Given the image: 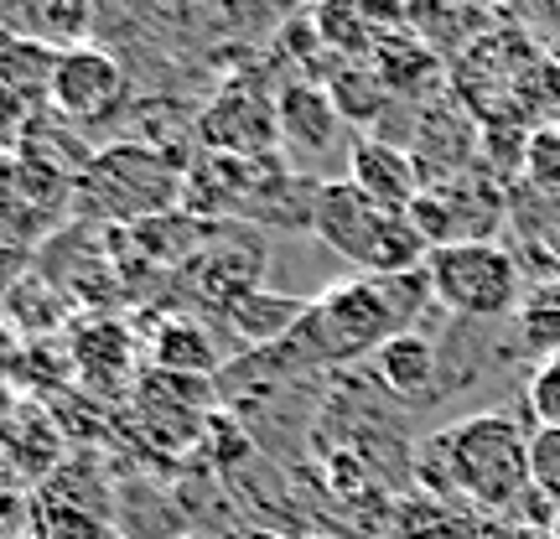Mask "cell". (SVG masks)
Here are the masks:
<instances>
[{"instance_id": "6da1fadb", "label": "cell", "mask_w": 560, "mask_h": 539, "mask_svg": "<svg viewBox=\"0 0 560 539\" xmlns=\"http://www.w3.org/2000/svg\"><path fill=\"white\" fill-rule=\"evenodd\" d=\"M425 301H436L425 270L353 276L342 285H327V296L306 301V317L291 327V338L276 348V359L291 368H332V363L374 359L384 342L416 332Z\"/></svg>"}, {"instance_id": "7a4b0ae2", "label": "cell", "mask_w": 560, "mask_h": 539, "mask_svg": "<svg viewBox=\"0 0 560 539\" xmlns=\"http://www.w3.org/2000/svg\"><path fill=\"white\" fill-rule=\"evenodd\" d=\"M529 425L514 410H482L420 446V482L431 499L472 508H514L529 493Z\"/></svg>"}, {"instance_id": "3957f363", "label": "cell", "mask_w": 560, "mask_h": 539, "mask_svg": "<svg viewBox=\"0 0 560 539\" xmlns=\"http://www.w3.org/2000/svg\"><path fill=\"white\" fill-rule=\"evenodd\" d=\"M312 234L332 255L353 260L363 276H410L425 270L431 244L420 239V229L405 213H384L374 198H363L353 181H317L312 202Z\"/></svg>"}, {"instance_id": "277c9868", "label": "cell", "mask_w": 560, "mask_h": 539, "mask_svg": "<svg viewBox=\"0 0 560 539\" xmlns=\"http://www.w3.org/2000/svg\"><path fill=\"white\" fill-rule=\"evenodd\" d=\"M79 198L115 223H151L182 208V166L161 145L145 140H120L109 151H94L79 172Z\"/></svg>"}, {"instance_id": "5b68a950", "label": "cell", "mask_w": 560, "mask_h": 539, "mask_svg": "<svg viewBox=\"0 0 560 539\" xmlns=\"http://www.w3.org/2000/svg\"><path fill=\"white\" fill-rule=\"evenodd\" d=\"M425 280H431V296L472 321H493L509 317L520 306V265L503 249L499 239H462V244H441L425 260Z\"/></svg>"}, {"instance_id": "8992f818", "label": "cell", "mask_w": 560, "mask_h": 539, "mask_svg": "<svg viewBox=\"0 0 560 539\" xmlns=\"http://www.w3.org/2000/svg\"><path fill=\"white\" fill-rule=\"evenodd\" d=\"M192 136L208 156H234V161H270L280 145L276 99L260 94L249 79L219 89L208 109L192 120Z\"/></svg>"}, {"instance_id": "52a82bcc", "label": "cell", "mask_w": 560, "mask_h": 539, "mask_svg": "<svg viewBox=\"0 0 560 539\" xmlns=\"http://www.w3.org/2000/svg\"><path fill=\"white\" fill-rule=\"evenodd\" d=\"M130 99V79H125V62L104 47H68L58 52V68H52V89H47V104L52 115H62L68 125H109Z\"/></svg>"}, {"instance_id": "ba28073f", "label": "cell", "mask_w": 560, "mask_h": 539, "mask_svg": "<svg viewBox=\"0 0 560 539\" xmlns=\"http://www.w3.org/2000/svg\"><path fill=\"white\" fill-rule=\"evenodd\" d=\"M187 280H192V296L208 306V312H234L244 296L265 291L260 285V270H265V249H260V234L244 229L240 244H234V229H223L213 244H202L192 260L182 265Z\"/></svg>"}, {"instance_id": "9c48e42d", "label": "cell", "mask_w": 560, "mask_h": 539, "mask_svg": "<svg viewBox=\"0 0 560 539\" xmlns=\"http://www.w3.org/2000/svg\"><path fill=\"white\" fill-rule=\"evenodd\" d=\"M276 125H280V151H291V161H317L342 140V115L327 99L322 83L291 79L276 89Z\"/></svg>"}, {"instance_id": "30bf717a", "label": "cell", "mask_w": 560, "mask_h": 539, "mask_svg": "<svg viewBox=\"0 0 560 539\" xmlns=\"http://www.w3.org/2000/svg\"><path fill=\"white\" fill-rule=\"evenodd\" d=\"M348 181L359 187L363 198L380 202L384 213H410L416 198L425 192L416 156L400 151L395 140H380V136L353 140V151H348Z\"/></svg>"}, {"instance_id": "8fae6325", "label": "cell", "mask_w": 560, "mask_h": 539, "mask_svg": "<svg viewBox=\"0 0 560 539\" xmlns=\"http://www.w3.org/2000/svg\"><path fill=\"white\" fill-rule=\"evenodd\" d=\"M73 363L89 384L100 389H120L136 374V338L120 321H89L83 332H73Z\"/></svg>"}, {"instance_id": "7c38bea8", "label": "cell", "mask_w": 560, "mask_h": 539, "mask_svg": "<svg viewBox=\"0 0 560 539\" xmlns=\"http://www.w3.org/2000/svg\"><path fill=\"white\" fill-rule=\"evenodd\" d=\"M374 368H380V384L389 395H400V400H425V395L436 389L441 353L425 332H400L395 342H384L380 353H374Z\"/></svg>"}, {"instance_id": "4fadbf2b", "label": "cell", "mask_w": 560, "mask_h": 539, "mask_svg": "<svg viewBox=\"0 0 560 539\" xmlns=\"http://www.w3.org/2000/svg\"><path fill=\"white\" fill-rule=\"evenodd\" d=\"M151 359L161 374H182V379H208L219 368V348L208 338V327H198L192 317H172L156 327Z\"/></svg>"}, {"instance_id": "5bb4252c", "label": "cell", "mask_w": 560, "mask_h": 539, "mask_svg": "<svg viewBox=\"0 0 560 539\" xmlns=\"http://www.w3.org/2000/svg\"><path fill=\"white\" fill-rule=\"evenodd\" d=\"M301 317H306V301H285V296H276V291H255V296H244L234 312H223V321H229L255 353L280 348Z\"/></svg>"}, {"instance_id": "9a60e30c", "label": "cell", "mask_w": 560, "mask_h": 539, "mask_svg": "<svg viewBox=\"0 0 560 539\" xmlns=\"http://www.w3.org/2000/svg\"><path fill=\"white\" fill-rule=\"evenodd\" d=\"M322 89H327V99L338 104L342 125H374L395 99L384 89V79L374 73V62H332V79Z\"/></svg>"}, {"instance_id": "2e32d148", "label": "cell", "mask_w": 560, "mask_h": 539, "mask_svg": "<svg viewBox=\"0 0 560 539\" xmlns=\"http://www.w3.org/2000/svg\"><path fill=\"white\" fill-rule=\"evenodd\" d=\"M52 68H58V52H52V47L26 42V37H0V89H11L26 109H32V104H47Z\"/></svg>"}, {"instance_id": "e0dca14e", "label": "cell", "mask_w": 560, "mask_h": 539, "mask_svg": "<svg viewBox=\"0 0 560 539\" xmlns=\"http://www.w3.org/2000/svg\"><path fill=\"white\" fill-rule=\"evenodd\" d=\"M395 535L400 539H478L472 535V524L462 519L457 503L431 499V493H416V499L400 503V514H395Z\"/></svg>"}, {"instance_id": "ac0fdd59", "label": "cell", "mask_w": 560, "mask_h": 539, "mask_svg": "<svg viewBox=\"0 0 560 539\" xmlns=\"http://www.w3.org/2000/svg\"><path fill=\"white\" fill-rule=\"evenodd\" d=\"M524 342L535 348V353H545V359H556L560 353V291H540V296L524 301Z\"/></svg>"}, {"instance_id": "d6986e66", "label": "cell", "mask_w": 560, "mask_h": 539, "mask_svg": "<svg viewBox=\"0 0 560 539\" xmlns=\"http://www.w3.org/2000/svg\"><path fill=\"white\" fill-rule=\"evenodd\" d=\"M529 488L560 508V431L535 425V436H529Z\"/></svg>"}, {"instance_id": "ffe728a7", "label": "cell", "mask_w": 560, "mask_h": 539, "mask_svg": "<svg viewBox=\"0 0 560 539\" xmlns=\"http://www.w3.org/2000/svg\"><path fill=\"white\" fill-rule=\"evenodd\" d=\"M529 415L545 431H560V353L540 359V368L529 374Z\"/></svg>"}, {"instance_id": "44dd1931", "label": "cell", "mask_w": 560, "mask_h": 539, "mask_svg": "<svg viewBox=\"0 0 560 539\" xmlns=\"http://www.w3.org/2000/svg\"><path fill=\"white\" fill-rule=\"evenodd\" d=\"M42 539H115L104 529L100 514H83L79 503H68V508H42Z\"/></svg>"}, {"instance_id": "7402d4cb", "label": "cell", "mask_w": 560, "mask_h": 539, "mask_svg": "<svg viewBox=\"0 0 560 539\" xmlns=\"http://www.w3.org/2000/svg\"><path fill=\"white\" fill-rule=\"evenodd\" d=\"M524 166H529L535 187H545V192L560 198V130L556 125H550V130H535V136L524 140Z\"/></svg>"}, {"instance_id": "603a6c76", "label": "cell", "mask_w": 560, "mask_h": 539, "mask_svg": "<svg viewBox=\"0 0 560 539\" xmlns=\"http://www.w3.org/2000/svg\"><path fill=\"white\" fill-rule=\"evenodd\" d=\"M509 539H550V529H514Z\"/></svg>"}, {"instance_id": "cb8c5ba5", "label": "cell", "mask_w": 560, "mask_h": 539, "mask_svg": "<svg viewBox=\"0 0 560 539\" xmlns=\"http://www.w3.org/2000/svg\"><path fill=\"white\" fill-rule=\"evenodd\" d=\"M550 539H560V508H556V519H550Z\"/></svg>"}]
</instances>
